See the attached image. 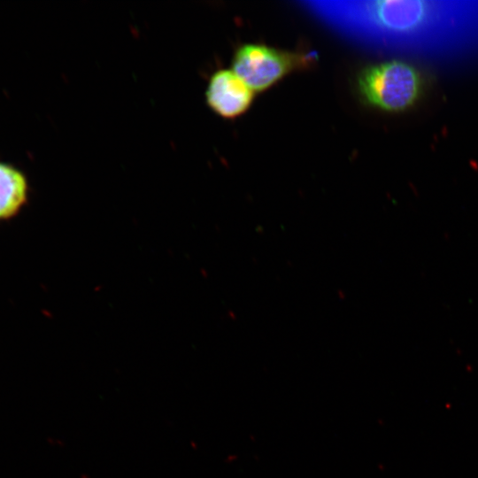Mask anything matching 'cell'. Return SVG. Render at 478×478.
I'll use <instances>...</instances> for the list:
<instances>
[{"label":"cell","instance_id":"2","mask_svg":"<svg viewBox=\"0 0 478 478\" xmlns=\"http://www.w3.org/2000/svg\"><path fill=\"white\" fill-rule=\"evenodd\" d=\"M308 54L274 49L263 44H245L235 53L232 70L253 90L264 91L294 71L306 68Z\"/></svg>","mask_w":478,"mask_h":478},{"label":"cell","instance_id":"1","mask_svg":"<svg viewBox=\"0 0 478 478\" xmlns=\"http://www.w3.org/2000/svg\"><path fill=\"white\" fill-rule=\"evenodd\" d=\"M358 89L369 105L397 112L417 102L422 92L423 80L412 65L392 60L364 69L358 78Z\"/></svg>","mask_w":478,"mask_h":478},{"label":"cell","instance_id":"4","mask_svg":"<svg viewBox=\"0 0 478 478\" xmlns=\"http://www.w3.org/2000/svg\"><path fill=\"white\" fill-rule=\"evenodd\" d=\"M369 12L380 27L396 32H408L421 26L431 12L425 1H375Z\"/></svg>","mask_w":478,"mask_h":478},{"label":"cell","instance_id":"3","mask_svg":"<svg viewBox=\"0 0 478 478\" xmlns=\"http://www.w3.org/2000/svg\"><path fill=\"white\" fill-rule=\"evenodd\" d=\"M205 96L215 113L225 119H235L250 108L254 91L233 70L224 69L212 74Z\"/></svg>","mask_w":478,"mask_h":478},{"label":"cell","instance_id":"5","mask_svg":"<svg viewBox=\"0 0 478 478\" xmlns=\"http://www.w3.org/2000/svg\"><path fill=\"white\" fill-rule=\"evenodd\" d=\"M25 173L12 164L0 162V220L16 216L28 199Z\"/></svg>","mask_w":478,"mask_h":478}]
</instances>
